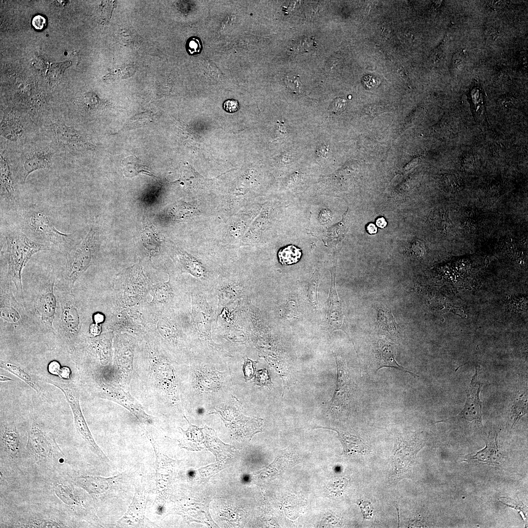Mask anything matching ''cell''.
<instances>
[{
  "mask_svg": "<svg viewBox=\"0 0 528 528\" xmlns=\"http://www.w3.org/2000/svg\"><path fill=\"white\" fill-rule=\"evenodd\" d=\"M149 348L146 361L134 363L131 380H137L139 384L140 392L136 397L140 399L144 409L160 411L165 403L176 401L174 374L172 367L157 348Z\"/></svg>",
  "mask_w": 528,
  "mask_h": 528,
  "instance_id": "cell-1",
  "label": "cell"
},
{
  "mask_svg": "<svg viewBox=\"0 0 528 528\" xmlns=\"http://www.w3.org/2000/svg\"><path fill=\"white\" fill-rule=\"evenodd\" d=\"M8 254V278L18 291L22 290V272L31 257L46 248L45 244L36 242L22 231L15 230L5 235Z\"/></svg>",
  "mask_w": 528,
  "mask_h": 528,
  "instance_id": "cell-2",
  "label": "cell"
},
{
  "mask_svg": "<svg viewBox=\"0 0 528 528\" xmlns=\"http://www.w3.org/2000/svg\"><path fill=\"white\" fill-rule=\"evenodd\" d=\"M98 242V230L91 227L82 242L67 254L65 276L72 286L90 264Z\"/></svg>",
  "mask_w": 528,
  "mask_h": 528,
  "instance_id": "cell-3",
  "label": "cell"
},
{
  "mask_svg": "<svg viewBox=\"0 0 528 528\" xmlns=\"http://www.w3.org/2000/svg\"><path fill=\"white\" fill-rule=\"evenodd\" d=\"M48 382L58 387L64 394L72 410L76 429L88 447L99 458L105 462H109L108 458L95 442L88 426L80 408L79 396L76 390L66 384L50 380Z\"/></svg>",
  "mask_w": 528,
  "mask_h": 528,
  "instance_id": "cell-4",
  "label": "cell"
},
{
  "mask_svg": "<svg viewBox=\"0 0 528 528\" xmlns=\"http://www.w3.org/2000/svg\"><path fill=\"white\" fill-rule=\"evenodd\" d=\"M101 397L113 401L128 409L143 424H152L153 419L128 391L116 384L101 383L99 386Z\"/></svg>",
  "mask_w": 528,
  "mask_h": 528,
  "instance_id": "cell-5",
  "label": "cell"
},
{
  "mask_svg": "<svg viewBox=\"0 0 528 528\" xmlns=\"http://www.w3.org/2000/svg\"><path fill=\"white\" fill-rule=\"evenodd\" d=\"M149 439L152 443L155 455L156 497L154 501L159 512L163 506L167 498L171 481L173 462L161 452L152 436L149 434Z\"/></svg>",
  "mask_w": 528,
  "mask_h": 528,
  "instance_id": "cell-6",
  "label": "cell"
},
{
  "mask_svg": "<svg viewBox=\"0 0 528 528\" xmlns=\"http://www.w3.org/2000/svg\"><path fill=\"white\" fill-rule=\"evenodd\" d=\"M29 225L36 234L59 247H65L71 240V235L59 231L43 212L34 213L30 217Z\"/></svg>",
  "mask_w": 528,
  "mask_h": 528,
  "instance_id": "cell-7",
  "label": "cell"
},
{
  "mask_svg": "<svg viewBox=\"0 0 528 528\" xmlns=\"http://www.w3.org/2000/svg\"><path fill=\"white\" fill-rule=\"evenodd\" d=\"M475 373L472 377L470 385L465 391L466 401L462 410L456 417L469 422L474 421L482 426V405L480 393L482 384L478 380L479 367H476Z\"/></svg>",
  "mask_w": 528,
  "mask_h": 528,
  "instance_id": "cell-8",
  "label": "cell"
},
{
  "mask_svg": "<svg viewBox=\"0 0 528 528\" xmlns=\"http://www.w3.org/2000/svg\"><path fill=\"white\" fill-rule=\"evenodd\" d=\"M124 475L111 478L94 476H80L74 479L76 484L89 495L97 498L108 497L112 494V490L118 487Z\"/></svg>",
  "mask_w": 528,
  "mask_h": 528,
  "instance_id": "cell-9",
  "label": "cell"
},
{
  "mask_svg": "<svg viewBox=\"0 0 528 528\" xmlns=\"http://www.w3.org/2000/svg\"><path fill=\"white\" fill-rule=\"evenodd\" d=\"M57 446L49 437L37 426H33L28 434L27 448L37 462L51 460Z\"/></svg>",
  "mask_w": 528,
  "mask_h": 528,
  "instance_id": "cell-10",
  "label": "cell"
},
{
  "mask_svg": "<svg viewBox=\"0 0 528 528\" xmlns=\"http://www.w3.org/2000/svg\"><path fill=\"white\" fill-rule=\"evenodd\" d=\"M53 286L54 282L50 280L41 287L35 305L37 316L49 329L52 327L57 305Z\"/></svg>",
  "mask_w": 528,
  "mask_h": 528,
  "instance_id": "cell-11",
  "label": "cell"
},
{
  "mask_svg": "<svg viewBox=\"0 0 528 528\" xmlns=\"http://www.w3.org/2000/svg\"><path fill=\"white\" fill-rule=\"evenodd\" d=\"M147 503L145 490L142 485H140L136 489L132 503L125 515L118 521L117 526L126 528L143 527Z\"/></svg>",
  "mask_w": 528,
  "mask_h": 528,
  "instance_id": "cell-12",
  "label": "cell"
},
{
  "mask_svg": "<svg viewBox=\"0 0 528 528\" xmlns=\"http://www.w3.org/2000/svg\"><path fill=\"white\" fill-rule=\"evenodd\" d=\"M337 366V384L330 404L331 410H344L349 407V377L343 359L335 356Z\"/></svg>",
  "mask_w": 528,
  "mask_h": 528,
  "instance_id": "cell-13",
  "label": "cell"
},
{
  "mask_svg": "<svg viewBox=\"0 0 528 528\" xmlns=\"http://www.w3.org/2000/svg\"><path fill=\"white\" fill-rule=\"evenodd\" d=\"M58 141L61 144L76 148L92 150L96 146L83 133L63 123L52 126Z\"/></svg>",
  "mask_w": 528,
  "mask_h": 528,
  "instance_id": "cell-14",
  "label": "cell"
},
{
  "mask_svg": "<svg viewBox=\"0 0 528 528\" xmlns=\"http://www.w3.org/2000/svg\"><path fill=\"white\" fill-rule=\"evenodd\" d=\"M374 353L376 364L375 372L383 368H393L408 373L415 377H418L416 374L406 370L397 362L396 359L395 348L390 342L386 340H378L374 344Z\"/></svg>",
  "mask_w": 528,
  "mask_h": 528,
  "instance_id": "cell-15",
  "label": "cell"
},
{
  "mask_svg": "<svg viewBox=\"0 0 528 528\" xmlns=\"http://www.w3.org/2000/svg\"><path fill=\"white\" fill-rule=\"evenodd\" d=\"M497 431L490 433L486 437L485 447L468 459L483 464L499 465L502 462L504 457L500 451L498 442Z\"/></svg>",
  "mask_w": 528,
  "mask_h": 528,
  "instance_id": "cell-16",
  "label": "cell"
},
{
  "mask_svg": "<svg viewBox=\"0 0 528 528\" xmlns=\"http://www.w3.org/2000/svg\"><path fill=\"white\" fill-rule=\"evenodd\" d=\"M61 324L68 336L76 335L80 328V315L78 307L71 298H64L61 302Z\"/></svg>",
  "mask_w": 528,
  "mask_h": 528,
  "instance_id": "cell-17",
  "label": "cell"
},
{
  "mask_svg": "<svg viewBox=\"0 0 528 528\" xmlns=\"http://www.w3.org/2000/svg\"><path fill=\"white\" fill-rule=\"evenodd\" d=\"M0 193L1 197L9 204L18 202L19 197L15 189L14 179L9 164L0 154Z\"/></svg>",
  "mask_w": 528,
  "mask_h": 528,
  "instance_id": "cell-18",
  "label": "cell"
},
{
  "mask_svg": "<svg viewBox=\"0 0 528 528\" xmlns=\"http://www.w3.org/2000/svg\"><path fill=\"white\" fill-rule=\"evenodd\" d=\"M53 154L51 150L45 149L35 151L30 154L23 164V181H25L28 176L32 172L46 168L50 163Z\"/></svg>",
  "mask_w": 528,
  "mask_h": 528,
  "instance_id": "cell-19",
  "label": "cell"
},
{
  "mask_svg": "<svg viewBox=\"0 0 528 528\" xmlns=\"http://www.w3.org/2000/svg\"><path fill=\"white\" fill-rule=\"evenodd\" d=\"M141 233L143 244L151 255L157 252L163 238L156 228L146 219L143 222Z\"/></svg>",
  "mask_w": 528,
  "mask_h": 528,
  "instance_id": "cell-20",
  "label": "cell"
},
{
  "mask_svg": "<svg viewBox=\"0 0 528 528\" xmlns=\"http://www.w3.org/2000/svg\"><path fill=\"white\" fill-rule=\"evenodd\" d=\"M377 312V320L380 329L387 332L392 339H397L399 337V330L390 311L383 306H379Z\"/></svg>",
  "mask_w": 528,
  "mask_h": 528,
  "instance_id": "cell-21",
  "label": "cell"
},
{
  "mask_svg": "<svg viewBox=\"0 0 528 528\" xmlns=\"http://www.w3.org/2000/svg\"><path fill=\"white\" fill-rule=\"evenodd\" d=\"M326 429L327 428H325ZM330 430L336 431L338 434V438L340 440L343 447L342 454H349L353 453H363L365 451L366 445L363 441L358 437L352 435L350 434L340 432L333 428H328Z\"/></svg>",
  "mask_w": 528,
  "mask_h": 528,
  "instance_id": "cell-22",
  "label": "cell"
},
{
  "mask_svg": "<svg viewBox=\"0 0 528 528\" xmlns=\"http://www.w3.org/2000/svg\"><path fill=\"white\" fill-rule=\"evenodd\" d=\"M1 439L6 451L12 456L16 455L19 450L20 441L15 427L13 425H7L3 427Z\"/></svg>",
  "mask_w": 528,
  "mask_h": 528,
  "instance_id": "cell-23",
  "label": "cell"
},
{
  "mask_svg": "<svg viewBox=\"0 0 528 528\" xmlns=\"http://www.w3.org/2000/svg\"><path fill=\"white\" fill-rule=\"evenodd\" d=\"M122 165L124 174L127 177L132 178L141 173L155 177L147 166L134 156H130L124 158L122 161Z\"/></svg>",
  "mask_w": 528,
  "mask_h": 528,
  "instance_id": "cell-24",
  "label": "cell"
},
{
  "mask_svg": "<svg viewBox=\"0 0 528 528\" xmlns=\"http://www.w3.org/2000/svg\"><path fill=\"white\" fill-rule=\"evenodd\" d=\"M2 135L9 140H16L22 134V126L14 114L9 112L4 115L1 125Z\"/></svg>",
  "mask_w": 528,
  "mask_h": 528,
  "instance_id": "cell-25",
  "label": "cell"
},
{
  "mask_svg": "<svg viewBox=\"0 0 528 528\" xmlns=\"http://www.w3.org/2000/svg\"><path fill=\"white\" fill-rule=\"evenodd\" d=\"M302 255L301 250L291 244L281 248L278 253L280 263L285 265L297 263L300 261Z\"/></svg>",
  "mask_w": 528,
  "mask_h": 528,
  "instance_id": "cell-26",
  "label": "cell"
},
{
  "mask_svg": "<svg viewBox=\"0 0 528 528\" xmlns=\"http://www.w3.org/2000/svg\"><path fill=\"white\" fill-rule=\"evenodd\" d=\"M528 411V397L527 394L525 393L518 396L514 399L513 404L511 407V419L512 421L511 429L519 419L524 416Z\"/></svg>",
  "mask_w": 528,
  "mask_h": 528,
  "instance_id": "cell-27",
  "label": "cell"
},
{
  "mask_svg": "<svg viewBox=\"0 0 528 528\" xmlns=\"http://www.w3.org/2000/svg\"><path fill=\"white\" fill-rule=\"evenodd\" d=\"M54 491L56 496L70 507H82L81 502L73 494L71 489L66 485L61 483L57 484L54 487Z\"/></svg>",
  "mask_w": 528,
  "mask_h": 528,
  "instance_id": "cell-28",
  "label": "cell"
},
{
  "mask_svg": "<svg viewBox=\"0 0 528 528\" xmlns=\"http://www.w3.org/2000/svg\"><path fill=\"white\" fill-rule=\"evenodd\" d=\"M0 368L16 375L34 389L37 392L39 393V389L38 386L32 380L30 375L21 368L10 363L2 361L0 362Z\"/></svg>",
  "mask_w": 528,
  "mask_h": 528,
  "instance_id": "cell-29",
  "label": "cell"
},
{
  "mask_svg": "<svg viewBox=\"0 0 528 528\" xmlns=\"http://www.w3.org/2000/svg\"><path fill=\"white\" fill-rule=\"evenodd\" d=\"M153 120V113L149 111L139 113L131 117L125 123L124 129L132 130L150 125Z\"/></svg>",
  "mask_w": 528,
  "mask_h": 528,
  "instance_id": "cell-30",
  "label": "cell"
},
{
  "mask_svg": "<svg viewBox=\"0 0 528 528\" xmlns=\"http://www.w3.org/2000/svg\"><path fill=\"white\" fill-rule=\"evenodd\" d=\"M79 105L87 110H96L104 107L105 102L93 92L85 94L77 100Z\"/></svg>",
  "mask_w": 528,
  "mask_h": 528,
  "instance_id": "cell-31",
  "label": "cell"
},
{
  "mask_svg": "<svg viewBox=\"0 0 528 528\" xmlns=\"http://www.w3.org/2000/svg\"><path fill=\"white\" fill-rule=\"evenodd\" d=\"M136 68L135 65H129L108 73L103 77V80L108 82L114 81L118 79L127 78L132 75L136 71Z\"/></svg>",
  "mask_w": 528,
  "mask_h": 528,
  "instance_id": "cell-32",
  "label": "cell"
},
{
  "mask_svg": "<svg viewBox=\"0 0 528 528\" xmlns=\"http://www.w3.org/2000/svg\"><path fill=\"white\" fill-rule=\"evenodd\" d=\"M499 499L502 500V501H498L506 507L512 508L519 511V513L521 512L524 515L525 518H527L528 507L519 500L517 496L516 499L508 497H501Z\"/></svg>",
  "mask_w": 528,
  "mask_h": 528,
  "instance_id": "cell-33",
  "label": "cell"
},
{
  "mask_svg": "<svg viewBox=\"0 0 528 528\" xmlns=\"http://www.w3.org/2000/svg\"><path fill=\"white\" fill-rule=\"evenodd\" d=\"M21 527L24 528H60L64 527V525L60 523H58L56 521L49 520L39 519L33 520L30 522H28L27 524H24L21 525Z\"/></svg>",
  "mask_w": 528,
  "mask_h": 528,
  "instance_id": "cell-34",
  "label": "cell"
},
{
  "mask_svg": "<svg viewBox=\"0 0 528 528\" xmlns=\"http://www.w3.org/2000/svg\"><path fill=\"white\" fill-rule=\"evenodd\" d=\"M255 384L260 386L271 388L272 383L267 369H263L258 371L254 378Z\"/></svg>",
  "mask_w": 528,
  "mask_h": 528,
  "instance_id": "cell-35",
  "label": "cell"
},
{
  "mask_svg": "<svg viewBox=\"0 0 528 528\" xmlns=\"http://www.w3.org/2000/svg\"><path fill=\"white\" fill-rule=\"evenodd\" d=\"M0 317L11 322H17L20 319V315L15 308L3 304L0 306Z\"/></svg>",
  "mask_w": 528,
  "mask_h": 528,
  "instance_id": "cell-36",
  "label": "cell"
},
{
  "mask_svg": "<svg viewBox=\"0 0 528 528\" xmlns=\"http://www.w3.org/2000/svg\"><path fill=\"white\" fill-rule=\"evenodd\" d=\"M186 48L187 51L190 55L199 53L201 49V44L200 39L197 37L190 38L186 42Z\"/></svg>",
  "mask_w": 528,
  "mask_h": 528,
  "instance_id": "cell-37",
  "label": "cell"
},
{
  "mask_svg": "<svg viewBox=\"0 0 528 528\" xmlns=\"http://www.w3.org/2000/svg\"><path fill=\"white\" fill-rule=\"evenodd\" d=\"M285 83L287 88L294 93H300L302 85L297 76L288 75L285 77Z\"/></svg>",
  "mask_w": 528,
  "mask_h": 528,
  "instance_id": "cell-38",
  "label": "cell"
},
{
  "mask_svg": "<svg viewBox=\"0 0 528 528\" xmlns=\"http://www.w3.org/2000/svg\"><path fill=\"white\" fill-rule=\"evenodd\" d=\"M257 362V361H253L248 358L245 359L243 366V371L246 381L253 378L255 371V364Z\"/></svg>",
  "mask_w": 528,
  "mask_h": 528,
  "instance_id": "cell-39",
  "label": "cell"
},
{
  "mask_svg": "<svg viewBox=\"0 0 528 528\" xmlns=\"http://www.w3.org/2000/svg\"><path fill=\"white\" fill-rule=\"evenodd\" d=\"M347 101L345 99L341 98H337L331 103L330 107V110L333 113H340L345 110L347 106Z\"/></svg>",
  "mask_w": 528,
  "mask_h": 528,
  "instance_id": "cell-40",
  "label": "cell"
},
{
  "mask_svg": "<svg viewBox=\"0 0 528 528\" xmlns=\"http://www.w3.org/2000/svg\"><path fill=\"white\" fill-rule=\"evenodd\" d=\"M357 504L359 506L364 518L370 519L372 518L373 512V506L371 503L363 500H359Z\"/></svg>",
  "mask_w": 528,
  "mask_h": 528,
  "instance_id": "cell-41",
  "label": "cell"
},
{
  "mask_svg": "<svg viewBox=\"0 0 528 528\" xmlns=\"http://www.w3.org/2000/svg\"><path fill=\"white\" fill-rule=\"evenodd\" d=\"M223 110L230 113L237 111L240 108L239 102L235 99H231L225 100L223 104Z\"/></svg>",
  "mask_w": 528,
  "mask_h": 528,
  "instance_id": "cell-42",
  "label": "cell"
},
{
  "mask_svg": "<svg viewBox=\"0 0 528 528\" xmlns=\"http://www.w3.org/2000/svg\"><path fill=\"white\" fill-rule=\"evenodd\" d=\"M31 23L34 29L41 30L46 25V21L44 17L38 15L33 18Z\"/></svg>",
  "mask_w": 528,
  "mask_h": 528,
  "instance_id": "cell-43",
  "label": "cell"
},
{
  "mask_svg": "<svg viewBox=\"0 0 528 528\" xmlns=\"http://www.w3.org/2000/svg\"><path fill=\"white\" fill-rule=\"evenodd\" d=\"M47 369L50 374L59 376L61 367L59 362L53 360L49 363Z\"/></svg>",
  "mask_w": 528,
  "mask_h": 528,
  "instance_id": "cell-44",
  "label": "cell"
},
{
  "mask_svg": "<svg viewBox=\"0 0 528 528\" xmlns=\"http://www.w3.org/2000/svg\"><path fill=\"white\" fill-rule=\"evenodd\" d=\"M71 374V372L70 368L65 366L61 368L59 376L64 379H68Z\"/></svg>",
  "mask_w": 528,
  "mask_h": 528,
  "instance_id": "cell-45",
  "label": "cell"
},
{
  "mask_svg": "<svg viewBox=\"0 0 528 528\" xmlns=\"http://www.w3.org/2000/svg\"><path fill=\"white\" fill-rule=\"evenodd\" d=\"M90 333L93 335H97L100 333L101 328L96 324H92L89 329Z\"/></svg>",
  "mask_w": 528,
  "mask_h": 528,
  "instance_id": "cell-46",
  "label": "cell"
},
{
  "mask_svg": "<svg viewBox=\"0 0 528 528\" xmlns=\"http://www.w3.org/2000/svg\"><path fill=\"white\" fill-rule=\"evenodd\" d=\"M505 2L506 1H505L501 0H492L490 1L489 3L492 6H494V7L501 8L505 6L506 3Z\"/></svg>",
  "mask_w": 528,
  "mask_h": 528,
  "instance_id": "cell-47",
  "label": "cell"
},
{
  "mask_svg": "<svg viewBox=\"0 0 528 528\" xmlns=\"http://www.w3.org/2000/svg\"><path fill=\"white\" fill-rule=\"evenodd\" d=\"M376 225L381 228H384L386 226L387 222L383 218H378L376 220Z\"/></svg>",
  "mask_w": 528,
  "mask_h": 528,
  "instance_id": "cell-48",
  "label": "cell"
},
{
  "mask_svg": "<svg viewBox=\"0 0 528 528\" xmlns=\"http://www.w3.org/2000/svg\"><path fill=\"white\" fill-rule=\"evenodd\" d=\"M367 229L370 234H375L377 232V228L373 223H370L368 225Z\"/></svg>",
  "mask_w": 528,
  "mask_h": 528,
  "instance_id": "cell-49",
  "label": "cell"
},
{
  "mask_svg": "<svg viewBox=\"0 0 528 528\" xmlns=\"http://www.w3.org/2000/svg\"><path fill=\"white\" fill-rule=\"evenodd\" d=\"M94 319L96 324L100 323L103 321L104 317L101 314L97 313L94 315Z\"/></svg>",
  "mask_w": 528,
  "mask_h": 528,
  "instance_id": "cell-50",
  "label": "cell"
},
{
  "mask_svg": "<svg viewBox=\"0 0 528 528\" xmlns=\"http://www.w3.org/2000/svg\"><path fill=\"white\" fill-rule=\"evenodd\" d=\"M0 380L1 382H4V381H12V380H13V379H11L10 377H7V376H4V375H0Z\"/></svg>",
  "mask_w": 528,
  "mask_h": 528,
  "instance_id": "cell-51",
  "label": "cell"
}]
</instances>
